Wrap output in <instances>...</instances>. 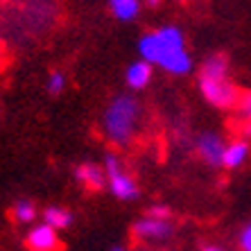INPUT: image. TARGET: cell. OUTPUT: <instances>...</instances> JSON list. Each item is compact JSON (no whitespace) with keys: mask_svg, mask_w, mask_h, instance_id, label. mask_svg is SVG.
<instances>
[{"mask_svg":"<svg viewBox=\"0 0 251 251\" xmlns=\"http://www.w3.org/2000/svg\"><path fill=\"white\" fill-rule=\"evenodd\" d=\"M143 104L134 93H120L111 98L102 113V134L113 147H129L140 129Z\"/></svg>","mask_w":251,"mask_h":251,"instance_id":"cell-1","label":"cell"},{"mask_svg":"<svg viewBox=\"0 0 251 251\" xmlns=\"http://www.w3.org/2000/svg\"><path fill=\"white\" fill-rule=\"evenodd\" d=\"M201 98L215 109H233L240 102V93L228 77V59L224 54H210L199 68Z\"/></svg>","mask_w":251,"mask_h":251,"instance_id":"cell-2","label":"cell"},{"mask_svg":"<svg viewBox=\"0 0 251 251\" xmlns=\"http://www.w3.org/2000/svg\"><path fill=\"white\" fill-rule=\"evenodd\" d=\"M179 50H188V46L183 29L176 25H161V27L143 34L138 41L140 59H145L154 68H158L165 57H170L172 52H179Z\"/></svg>","mask_w":251,"mask_h":251,"instance_id":"cell-3","label":"cell"},{"mask_svg":"<svg viewBox=\"0 0 251 251\" xmlns=\"http://www.w3.org/2000/svg\"><path fill=\"white\" fill-rule=\"evenodd\" d=\"M104 172H106V186L118 201H136L140 197V186L136 179L125 170L123 161L118 154L109 152L104 156Z\"/></svg>","mask_w":251,"mask_h":251,"instance_id":"cell-4","label":"cell"},{"mask_svg":"<svg viewBox=\"0 0 251 251\" xmlns=\"http://www.w3.org/2000/svg\"><path fill=\"white\" fill-rule=\"evenodd\" d=\"M134 238L145 240V242H161L175 235V222L172 220H158V217H140L131 226Z\"/></svg>","mask_w":251,"mask_h":251,"instance_id":"cell-5","label":"cell"},{"mask_svg":"<svg viewBox=\"0 0 251 251\" xmlns=\"http://www.w3.org/2000/svg\"><path fill=\"white\" fill-rule=\"evenodd\" d=\"M224 150H226V143L215 131H201L195 140V152L208 168H222Z\"/></svg>","mask_w":251,"mask_h":251,"instance_id":"cell-6","label":"cell"},{"mask_svg":"<svg viewBox=\"0 0 251 251\" xmlns=\"http://www.w3.org/2000/svg\"><path fill=\"white\" fill-rule=\"evenodd\" d=\"M75 181L84 188V190H91V193H100L106 188V172H104V165H98V163H79L75 168Z\"/></svg>","mask_w":251,"mask_h":251,"instance_id":"cell-7","label":"cell"},{"mask_svg":"<svg viewBox=\"0 0 251 251\" xmlns=\"http://www.w3.org/2000/svg\"><path fill=\"white\" fill-rule=\"evenodd\" d=\"M25 242H27V247L32 251H54L59 247V235L52 226H48L46 222H41L29 228Z\"/></svg>","mask_w":251,"mask_h":251,"instance_id":"cell-8","label":"cell"},{"mask_svg":"<svg viewBox=\"0 0 251 251\" xmlns=\"http://www.w3.org/2000/svg\"><path fill=\"white\" fill-rule=\"evenodd\" d=\"M154 77V66L147 64L145 59H136L127 66L125 70V84H127L131 91H143V88L150 86Z\"/></svg>","mask_w":251,"mask_h":251,"instance_id":"cell-9","label":"cell"},{"mask_svg":"<svg viewBox=\"0 0 251 251\" xmlns=\"http://www.w3.org/2000/svg\"><path fill=\"white\" fill-rule=\"evenodd\" d=\"M251 156V143L247 138H238L226 143L224 150V158H222V168L224 170H240L242 165H247Z\"/></svg>","mask_w":251,"mask_h":251,"instance_id":"cell-10","label":"cell"},{"mask_svg":"<svg viewBox=\"0 0 251 251\" xmlns=\"http://www.w3.org/2000/svg\"><path fill=\"white\" fill-rule=\"evenodd\" d=\"M106 7L116 21L131 23L138 18L140 9H143V0H106Z\"/></svg>","mask_w":251,"mask_h":251,"instance_id":"cell-11","label":"cell"},{"mask_svg":"<svg viewBox=\"0 0 251 251\" xmlns=\"http://www.w3.org/2000/svg\"><path fill=\"white\" fill-rule=\"evenodd\" d=\"M43 222L48 224V226H52L54 231H61V228H68L70 224H73V213H70L68 208H64V206H48V208H43L41 213Z\"/></svg>","mask_w":251,"mask_h":251,"instance_id":"cell-12","label":"cell"},{"mask_svg":"<svg viewBox=\"0 0 251 251\" xmlns=\"http://www.w3.org/2000/svg\"><path fill=\"white\" fill-rule=\"evenodd\" d=\"M12 217L18 224H34V220L39 217V208L32 199H18L12 206Z\"/></svg>","mask_w":251,"mask_h":251,"instance_id":"cell-13","label":"cell"},{"mask_svg":"<svg viewBox=\"0 0 251 251\" xmlns=\"http://www.w3.org/2000/svg\"><path fill=\"white\" fill-rule=\"evenodd\" d=\"M68 86V77L64 70H50L46 77V91L50 95H61Z\"/></svg>","mask_w":251,"mask_h":251,"instance_id":"cell-14","label":"cell"},{"mask_svg":"<svg viewBox=\"0 0 251 251\" xmlns=\"http://www.w3.org/2000/svg\"><path fill=\"white\" fill-rule=\"evenodd\" d=\"M147 215L150 217H158V220H172V210L165 204H154L147 208Z\"/></svg>","mask_w":251,"mask_h":251,"instance_id":"cell-15","label":"cell"},{"mask_svg":"<svg viewBox=\"0 0 251 251\" xmlns=\"http://www.w3.org/2000/svg\"><path fill=\"white\" fill-rule=\"evenodd\" d=\"M238 111H240V116L245 118V120H251V93L240 95V102H238Z\"/></svg>","mask_w":251,"mask_h":251,"instance_id":"cell-16","label":"cell"},{"mask_svg":"<svg viewBox=\"0 0 251 251\" xmlns=\"http://www.w3.org/2000/svg\"><path fill=\"white\" fill-rule=\"evenodd\" d=\"M238 245H240V249L242 251H251V224H247V226L240 231Z\"/></svg>","mask_w":251,"mask_h":251,"instance_id":"cell-17","label":"cell"},{"mask_svg":"<svg viewBox=\"0 0 251 251\" xmlns=\"http://www.w3.org/2000/svg\"><path fill=\"white\" fill-rule=\"evenodd\" d=\"M242 136L247 140H251V120H245V127H242Z\"/></svg>","mask_w":251,"mask_h":251,"instance_id":"cell-18","label":"cell"},{"mask_svg":"<svg viewBox=\"0 0 251 251\" xmlns=\"http://www.w3.org/2000/svg\"><path fill=\"white\" fill-rule=\"evenodd\" d=\"M201 251H226V249H224V247H220V245H206Z\"/></svg>","mask_w":251,"mask_h":251,"instance_id":"cell-19","label":"cell"},{"mask_svg":"<svg viewBox=\"0 0 251 251\" xmlns=\"http://www.w3.org/2000/svg\"><path fill=\"white\" fill-rule=\"evenodd\" d=\"M143 5H147V7H158V5H161V0H143Z\"/></svg>","mask_w":251,"mask_h":251,"instance_id":"cell-20","label":"cell"},{"mask_svg":"<svg viewBox=\"0 0 251 251\" xmlns=\"http://www.w3.org/2000/svg\"><path fill=\"white\" fill-rule=\"evenodd\" d=\"M2 61H5V43L0 39V66H2Z\"/></svg>","mask_w":251,"mask_h":251,"instance_id":"cell-21","label":"cell"},{"mask_svg":"<svg viewBox=\"0 0 251 251\" xmlns=\"http://www.w3.org/2000/svg\"><path fill=\"white\" fill-rule=\"evenodd\" d=\"M111 251H127V247H123V245H113V247H111Z\"/></svg>","mask_w":251,"mask_h":251,"instance_id":"cell-22","label":"cell"},{"mask_svg":"<svg viewBox=\"0 0 251 251\" xmlns=\"http://www.w3.org/2000/svg\"><path fill=\"white\" fill-rule=\"evenodd\" d=\"M2 2H5V0H0V5H2Z\"/></svg>","mask_w":251,"mask_h":251,"instance_id":"cell-23","label":"cell"}]
</instances>
